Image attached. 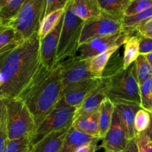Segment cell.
<instances>
[{"instance_id": "cell-1", "label": "cell", "mask_w": 152, "mask_h": 152, "mask_svg": "<svg viewBox=\"0 0 152 152\" xmlns=\"http://www.w3.org/2000/svg\"><path fill=\"white\" fill-rule=\"evenodd\" d=\"M40 39L36 34L0 55V99H17L32 81L41 65Z\"/></svg>"}, {"instance_id": "cell-2", "label": "cell", "mask_w": 152, "mask_h": 152, "mask_svg": "<svg viewBox=\"0 0 152 152\" xmlns=\"http://www.w3.org/2000/svg\"><path fill=\"white\" fill-rule=\"evenodd\" d=\"M63 92L59 63L53 68L40 65L37 74L19 98L26 105L34 117L36 129L53 111Z\"/></svg>"}, {"instance_id": "cell-3", "label": "cell", "mask_w": 152, "mask_h": 152, "mask_svg": "<svg viewBox=\"0 0 152 152\" xmlns=\"http://www.w3.org/2000/svg\"><path fill=\"white\" fill-rule=\"evenodd\" d=\"M100 80L107 97L112 102L125 101L140 105V84L135 62L126 70H122L106 80Z\"/></svg>"}, {"instance_id": "cell-4", "label": "cell", "mask_w": 152, "mask_h": 152, "mask_svg": "<svg viewBox=\"0 0 152 152\" xmlns=\"http://www.w3.org/2000/svg\"><path fill=\"white\" fill-rule=\"evenodd\" d=\"M85 22L78 17L71 6L69 0L65 7L63 24L59 40L56 63H60L65 59L76 56L80 48V41Z\"/></svg>"}, {"instance_id": "cell-5", "label": "cell", "mask_w": 152, "mask_h": 152, "mask_svg": "<svg viewBox=\"0 0 152 152\" xmlns=\"http://www.w3.org/2000/svg\"><path fill=\"white\" fill-rule=\"evenodd\" d=\"M7 113V137L10 140L32 137L36 130L34 117L19 99H4Z\"/></svg>"}, {"instance_id": "cell-6", "label": "cell", "mask_w": 152, "mask_h": 152, "mask_svg": "<svg viewBox=\"0 0 152 152\" xmlns=\"http://www.w3.org/2000/svg\"><path fill=\"white\" fill-rule=\"evenodd\" d=\"M47 0H25L17 16L9 27L14 28L25 40L39 34L45 18Z\"/></svg>"}, {"instance_id": "cell-7", "label": "cell", "mask_w": 152, "mask_h": 152, "mask_svg": "<svg viewBox=\"0 0 152 152\" xmlns=\"http://www.w3.org/2000/svg\"><path fill=\"white\" fill-rule=\"evenodd\" d=\"M77 108L65 103L62 97L53 111L44 119L34 132L31 142L33 145L53 132L68 130L72 126Z\"/></svg>"}, {"instance_id": "cell-8", "label": "cell", "mask_w": 152, "mask_h": 152, "mask_svg": "<svg viewBox=\"0 0 152 152\" xmlns=\"http://www.w3.org/2000/svg\"><path fill=\"white\" fill-rule=\"evenodd\" d=\"M123 32V21L105 13L85 22L80 37V46L98 37L114 35Z\"/></svg>"}, {"instance_id": "cell-9", "label": "cell", "mask_w": 152, "mask_h": 152, "mask_svg": "<svg viewBox=\"0 0 152 152\" xmlns=\"http://www.w3.org/2000/svg\"><path fill=\"white\" fill-rule=\"evenodd\" d=\"M90 62L91 59H86L80 56H76L59 63L63 92L80 82L96 78L91 71Z\"/></svg>"}, {"instance_id": "cell-10", "label": "cell", "mask_w": 152, "mask_h": 152, "mask_svg": "<svg viewBox=\"0 0 152 152\" xmlns=\"http://www.w3.org/2000/svg\"><path fill=\"white\" fill-rule=\"evenodd\" d=\"M130 37L131 36L122 32L114 35L93 39L80 46L79 50L80 53L79 56L83 59H92L104 53L111 48L125 45Z\"/></svg>"}, {"instance_id": "cell-11", "label": "cell", "mask_w": 152, "mask_h": 152, "mask_svg": "<svg viewBox=\"0 0 152 152\" xmlns=\"http://www.w3.org/2000/svg\"><path fill=\"white\" fill-rule=\"evenodd\" d=\"M102 140L99 148H103L105 152H121L128 145L129 140L115 110L111 126Z\"/></svg>"}, {"instance_id": "cell-12", "label": "cell", "mask_w": 152, "mask_h": 152, "mask_svg": "<svg viewBox=\"0 0 152 152\" xmlns=\"http://www.w3.org/2000/svg\"><path fill=\"white\" fill-rule=\"evenodd\" d=\"M65 14V13H64ZM64 15L56 28L44 38L40 39V61L45 68H53L56 65V52L63 24Z\"/></svg>"}, {"instance_id": "cell-13", "label": "cell", "mask_w": 152, "mask_h": 152, "mask_svg": "<svg viewBox=\"0 0 152 152\" xmlns=\"http://www.w3.org/2000/svg\"><path fill=\"white\" fill-rule=\"evenodd\" d=\"M99 83L100 79L98 78L88 79L80 82L65 90L62 94V99L65 103L77 109L99 86Z\"/></svg>"}, {"instance_id": "cell-14", "label": "cell", "mask_w": 152, "mask_h": 152, "mask_svg": "<svg viewBox=\"0 0 152 152\" xmlns=\"http://www.w3.org/2000/svg\"><path fill=\"white\" fill-rule=\"evenodd\" d=\"M113 103L114 110L120 117L128 139L130 140L135 138L136 132L134 130V120L137 113L142 109L140 105L125 101H117L113 102Z\"/></svg>"}, {"instance_id": "cell-15", "label": "cell", "mask_w": 152, "mask_h": 152, "mask_svg": "<svg viewBox=\"0 0 152 152\" xmlns=\"http://www.w3.org/2000/svg\"><path fill=\"white\" fill-rule=\"evenodd\" d=\"M99 140V138L86 134L71 126L67 132L60 152H74L81 147Z\"/></svg>"}, {"instance_id": "cell-16", "label": "cell", "mask_w": 152, "mask_h": 152, "mask_svg": "<svg viewBox=\"0 0 152 152\" xmlns=\"http://www.w3.org/2000/svg\"><path fill=\"white\" fill-rule=\"evenodd\" d=\"M68 130L53 132L33 145L31 152H60Z\"/></svg>"}, {"instance_id": "cell-17", "label": "cell", "mask_w": 152, "mask_h": 152, "mask_svg": "<svg viewBox=\"0 0 152 152\" xmlns=\"http://www.w3.org/2000/svg\"><path fill=\"white\" fill-rule=\"evenodd\" d=\"M107 96L104 91V87L102 83H99V86L92 92L91 94L83 102L81 106L77 108L74 116V120L82 116L94 113L99 111L101 104L105 99H107Z\"/></svg>"}, {"instance_id": "cell-18", "label": "cell", "mask_w": 152, "mask_h": 152, "mask_svg": "<svg viewBox=\"0 0 152 152\" xmlns=\"http://www.w3.org/2000/svg\"><path fill=\"white\" fill-rule=\"evenodd\" d=\"M71 3L74 13L84 22L102 13L98 0H71Z\"/></svg>"}, {"instance_id": "cell-19", "label": "cell", "mask_w": 152, "mask_h": 152, "mask_svg": "<svg viewBox=\"0 0 152 152\" xmlns=\"http://www.w3.org/2000/svg\"><path fill=\"white\" fill-rule=\"evenodd\" d=\"M99 115V112L97 111L88 115L82 116L74 120L72 126L80 132L100 140Z\"/></svg>"}, {"instance_id": "cell-20", "label": "cell", "mask_w": 152, "mask_h": 152, "mask_svg": "<svg viewBox=\"0 0 152 152\" xmlns=\"http://www.w3.org/2000/svg\"><path fill=\"white\" fill-rule=\"evenodd\" d=\"M25 0H0L1 27H9L17 16Z\"/></svg>"}, {"instance_id": "cell-21", "label": "cell", "mask_w": 152, "mask_h": 152, "mask_svg": "<svg viewBox=\"0 0 152 152\" xmlns=\"http://www.w3.org/2000/svg\"><path fill=\"white\" fill-rule=\"evenodd\" d=\"M24 41L25 39L12 27L0 28V55L16 48Z\"/></svg>"}, {"instance_id": "cell-22", "label": "cell", "mask_w": 152, "mask_h": 152, "mask_svg": "<svg viewBox=\"0 0 152 152\" xmlns=\"http://www.w3.org/2000/svg\"><path fill=\"white\" fill-rule=\"evenodd\" d=\"M132 0H98L102 13L123 21Z\"/></svg>"}, {"instance_id": "cell-23", "label": "cell", "mask_w": 152, "mask_h": 152, "mask_svg": "<svg viewBox=\"0 0 152 152\" xmlns=\"http://www.w3.org/2000/svg\"><path fill=\"white\" fill-rule=\"evenodd\" d=\"M99 138L102 140L108 132L114 112V105L112 101L107 98L103 101L99 109Z\"/></svg>"}, {"instance_id": "cell-24", "label": "cell", "mask_w": 152, "mask_h": 152, "mask_svg": "<svg viewBox=\"0 0 152 152\" xmlns=\"http://www.w3.org/2000/svg\"><path fill=\"white\" fill-rule=\"evenodd\" d=\"M152 19V5L139 14L132 16H124L123 19V32L129 36L135 34L134 29L137 25Z\"/></svg>"}, {"instance_id": "cell-25", "label": "cell", "mask_w": 152, "mask_h": 152, "mask_svg": "<svg viewBox=\"0 0 152 152\" xmlns=\"http://www.w3.org/2000/svg\"><path fill=\"white\" fill-rule=\"evenodd\" d=\"M121 46H114L111 48L104 53L91 59L90 69L92 74L98 79H101L104 69L106 67L108 61L111 59L112 55L120 49Z\"/></svg>"}, {"instance_id": "cell-26", "label": "cell", "mask_w": 152, "mask_h": 152, "mask_svg": "<svg viewBox=\"0 0 152 152\" xmlns=\"http://www.w3.org/2000/svg\"><path fill=\"white\" fill-rule=\"evenodd\" d=\"M139 38L137 34L131 37L125 43L123 53V68L126 70L137 60L140 56Z\"/></svg>"}, {"instance_id": "cell-27", "label": "cell", "mask_w": 152, "mask_h": 152, "mask_svg": "<svg viewBox=\"0 0 152 152\" xmlns=\"http://www.w3.org/2000/svg\"><path fill=\"white\" fill-rule=\"evenodd\" d=\"M65 12V8L50 13L44 18L39 31V36L40 37V39L44 38L56 28L61 18L63 16Z\"/></svg>"}, {"instance_id": "cell-28", "label": "cell", "mask_w": 152, "mask_h": 152, "mask_svg": "<svg viewBox=\"0 0 152 152\" xmlns=\"http://www.w3.org/2000/svg\"><path fill=\"white\" fill-rule=\"evenodd\" d=\"M122 70H124V68H123V58L120 56V51H119V50H117L108 61V64H107L106 67L105 68L102 74L101 80H106V79L112 77L117 73L121 71Z\"/></svg>"}, {"instance_id": "cell-29", "label": "cell", "mask_w": 152, "mask_h": 152, "mask_svg": "<svg viewBox=\"0 0 152 152\" xmlns=\"http://www.w3.org/2000/svg\"><path fill=\"white\" fill-rule=\"evenodd\" d=\"M135 63L138 82L140 86L145 80L152 77V68L145 55H140Z\"/></svg>"}, {"instance_id": "cell-30", "label": "cell", "mask_w": 152, "mask_h": 152, "mask_svg": "<svg viewBox=\"0 0 152 152\" xmlns=\"http://www.w3.org/2000/svg\"><path fill=\"white\" fill-rule=\"evenodd\" d=\"M151 78L148 79L140 86V106L142 109L149 113L152 111Z\"/></svg>"}, {"instance_id": "cell-31", "label": "cell", "mask_w": 152, "mask_h": 152, "mask_svg": "<svg viewBox=\"0 0 152 152\" xmlns=\"http://www.w3.org/2000/svg\"><path fill=\"white\" fill-rule=\"evenodd\" d=\"M32 147L31 137L16 140H7L3 152H31Z\"/></svg>"}, {"instance_id": "cell-32", "label": "cell", "mask_w": 152, "mask_h": 152, "mask_svg": "<svg viewBox=\"0 0 152 152\" xmlns=\"http://www.w3.org/2000/svg\"><path fill=\"white\" fill-rule=\"evenodd\" d=\"M7 137V113L4 99H0V152H3Z\"/></svg>"}, {"instance_id": "cell-33", "label": "cell", "mask_w": 152, "mask_h": 152, "mask_svg": "<svg viewBox=\"0 0 152 152\" xmlns=\"http://www.w3.org/2000/svg\"><path fill=\"white\" fill-rule=\"evenodd\" d=\"M151 121L150 114L142 108L136 114L134 120V130L136 135L143 133L148 129Z\"/></svg>"}, {"instance_id": "cell-34", "label": "cell", "mask_w": 152, "mask_h": 152, "mask_svg": "<svg viewBox=\"0 0 152 152\" xmlns=\"http://www.w3.org/2000/svg\"><path fill=\"white\" fill-rule=\"evenodd\" d=\"M152 5V0H132L125 12V16L139 14Z\"/></svg>"}, {"instance_id": "cell-35", "label": "cell", "mask_w": 152, "mask_h": 152, "mask_svg": "<svg viewBox=\"0 0 152 152\" xmlns=\"http://www.w3.org/2000/svg\"><path fill=\"white\" fill-rule=\"evenodd\" d=\"M138 152H152V141L145 133L137 134L135 137Z\"/></svg>"}, {"instance_id": "cell-36", "label": "cell", "mask_w": 152, "mask_h": 152, "mask_svg": "<svg viewBox=\"0 0 152 152\" xmlns=\"http://www.w3.org/2000/svg\"><path fill=\"white\" fill-rule=\"evenodd\" d=\"M69 0H47L45 17L49 14L66 7Z\"/></svg>"}, {"instance_id": "cell-37", "label": "cell", "mask_w": 152, "mask_h": 152, "mask_svg": "<svg viewBox=\"0 0 152 152\" xmlns=\"http://www.w3.org/2000/svg\"><path fill=\"white\" fill-rule=\"evenodd\" d=\"M134 33L145 38L152 39V19L137 25L135 28Z\"/></svg>"}, {"instance_id": "cell-38", "label": "cell", "mask_w": 152, "mask_h": 152, "mask_svg": "<svg viewBox=\"0 0 152 152\" xmlns=\"http://www.w3.org/2000/svg\"><path fill=\"white\" fill-rule=\"evenodd\" d=\"M139 38L140 54L147 55L152 53V39L145 38L137 34Z\"/></svg>"}, {"instance_id": "cell-39", "label": "cell", "mask_w": 152, "mask_h": 152, "mask_svg": "<svg viewBox=\"0 0 152 152\" xmlns=\"http://www.w3.org/2000/svg\"><path fill=\"white\" fill-rule=\"evenodd\" d=\"M121 152H138L137 144L135 138L130 140L128 142V145H126V148Z\"/></svg>"}, {"instance_id": "cell-40", "label": "cell", "mask_w": 152, "mask_h": 152, "mask_svg": "<svg viewBox=\"0 0 152 152\" xmlns=\"http://www.w3.org/2000/svg\"><path fill=\"white\" fill-rule=\"evenodd\" d=\"M150 114V117H151V121H150V125L148 129L145 131L144 133L148 136V137L152 141V111L149 113Z\"/></svg>"}, {"instance_id": "cell-41", "label": "cell", "mask_w": 152, "mask_h": 152, "mask_svg": "<svg viewBox=\"0 0 152 152\" xmlns=\"http://www.w3.org/2000/svg\"><path fill=\"white\" fill-rule=\"evenodd\" d=\"M145 57H146V59H148V61L149 62L150 65H151V68H152V53H149V54H147V55H145Z\"/></svg>"}, {"instance_id": "cell-42", "label": "cell", "mask_w": 152, "mask_h": 152, "mask_svg": "<svg viewBox=\"0 0 152 152\" xmlns=\"http://www.w3.org/2000/svg\"><path fill=\"white\" fill-rule=\"evenodd\" d=\"M98 149V147H97V144H96V145H94V146L93 147V148H91V150L89 152H96V150Z\"/></svg>"}, {"instance_id": "cell-43", "label": "cell", "mask_w": 152, "mask_h": 152, "mask_svg": "<svg viewBox=\"0 0 152 152\" xmlns=\"http://www.w3.org/2000/svg\"><path fill=\"white\" fill-rule=\"evenodd\" d=\"M2 27H1V22H0V28H1Z\"/></svg>"}, {"instance_id": "cell-44", "label": "cell", "mask_w": 152, "mask_h": 152, "mask_svg": "<svg viewBox=\"0 0 152 152\" xmlns=\"http://www.w3.org/2000/svg\"><path fill=\"white\" fill-rule=\"evenodd\" d=\"M151 91H152V78H151Z\"/></svg>"}]
</instances>
